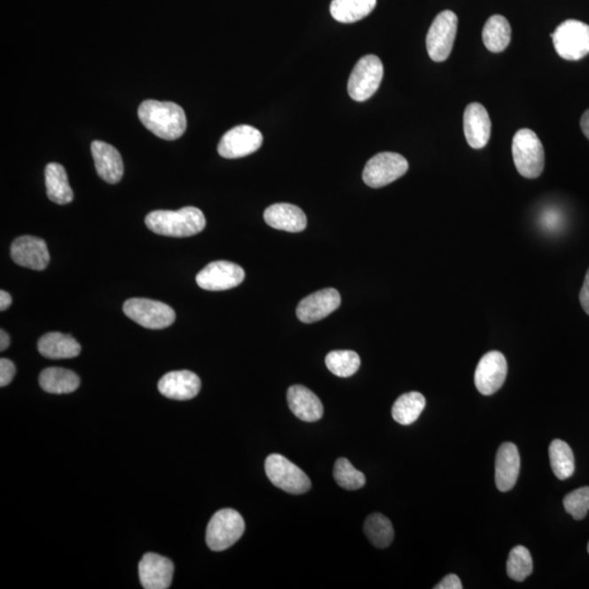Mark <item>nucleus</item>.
Segmentation results:
<instances>
[{"instance_id":"nucleus-26","label":"nucleus","mask_w":589,"mask_h":589,"mask_svg":"<svg viewBox=\"0 0 589 589\" xmlns=\"http://www.w3.org/2000/svg\"><path fill=\"white\" fill-rule=\"evenodd\" d=\"M40 386L47 393L69 394L80 386V378L74 372L63 368H47L40 374Z\"/></svg>"},{"instance_id":"nucleus-36","label":"nucleus","mask_w":589,"mask_h":589,"mask_svg":"<svg viewBox=\"0 0 589 589\" xmlns=\"http://www.w3.org/2000/svg\"><path fill=\"white\" fill-rule=\"evenodd\" d=\"M436 589H462V582H460V579L459 578L458 576H455V574H449V576H446L442 581L438 584V585L435 586Z\"/></svg>"},{"instance_id":"nucleus-41","label":"nucleus","mask_w":589,"mask_h":589,"mask_svg":"<svg viewBox=\"0 0 589 589\" xmlns=\"http://www.w3.org/2000/svg\"><path fill=\"white\" fill-rule=\"evenodd\" d=\"M587 550H588V554H589V544H588V547H587Z\"/></svg>"},{"instance_id":"nucleus-40","label":"nucleus","mask_w":589,"mask_h":589,"mask_svg":"<svg viewBox=\"0 0 589 589\" xmlns=\"http://www.w3.org/2000/svg\"><path fill=\"white\" fill-rule=\"evenodd\" d=\"M9 345H11V337H9L7 332L0 331V350H6Z\"/></svg>"},{"instance_id":"nucleus-17","label":"nucleus","mask_w":589,"mask_h":589,"mask_svg":"<svg viewBox=\"0 0 589 589\" xmlns=\"http://www.w3.org/2000/svg\"><path fill=\"white\" fill-rule=\"evenodd\" d=\"M201 380L188 370L166 373L159 382L161 396L176 401L192 400L200 392Z\"/></svg>"},{"instance_id":"nucleus-4","label":"nucleus","mask_w":589,"mask_h":589,"mask_svg":"<svg viewBox=\"0 0 589 589\" xmlns=\"http://www.w3.org/2000/svg\"><path fill=\"white\" fill-rule=\"evenodd\" d=\"M265 474L275 487L291 495H302L310 491L311 482L306 473L283 455L268 456Z\"/></svg>"},{"instance_id":"nucleus-3","label":"nucleus","mask_w":589,"mask_h":589,"mask_svg":"<svg viewBox=\"0 0 589 589\" xmlns=\"http://www.w3.org/2000/svg\"><path fill=\"white\" fill-rule=\"evenodd\" d=\"M512 154L515 168L522 177H539L545 169V151L538 136L530 130L516 132L512 142Z\"/></svg>"},{"instance_id":"nucleus-33","label":"nucleus","mask_w":589,"mask_h":589,"mask_svg":"<svg viewBox=\"0 0 589 589\" xmlns=\"http://www.w3.org/2000/svg\"><path fill=\"white\" fill-rule=\"evenodd\" d=\"M334 474L336 483L346 491H358L365 484V475L356 469L348 459L336 460Z\"/></svg>"},{"instance_id":"nucleus-19","label":"nucleus","mask_w":589,"mask_h":589,"mask_svg":"<svg viewBox=\"0 0 589 589\" xmlns=\"http://www.w3.org/2000/svg\"><path fill=\"white\" fill-rule=\"evenodd\" d=\"M521 458L519 450L511 442L503 444L496 458V486L501 492L510 491L519 479Z\"/></svg>"},{"instance_id":"nucleus-30","label":"nucleus","mask_w":589,"mask_h":589,"mask_svg":"<svg viewBox=\"0 0 589 589\" xmlns=\"http://www.w3.org/2000/svg\"><path fill=\"white\" fill-rule=\"evenodd\" d=\"M364 530L370 543L380 549L389 547L394 539V529L391 521L388 517L380 514V513H374V514L367 517Z\"/></svg>"},{"instance_id":"nucleus-27","label":"nucleus","mask_w":589,"mask_h":589,"mask_svg":"<svg viewBox=\"0 0 589 589\" xmlns=\"http://www.w3.org/2000/svg\"><path fill=\"white\" fill-rule=\"evenodd\" d=\"M377 0H332L330 12L337 22L354 23L369 16Z\"/></svg>"},{"instance_id":"nucleus-28","label":"nucleus","mask_w":589,"mask_h":589,"mask_svg":"<svg viewBox=\"0 0 589 589\" xmlns=\"http://www.w3.org/2000/svg\"><path fill=\"white\" fill-rule=\"evenodd\" d=\"M426 407V398L420 392H408L397 398L392 407L393 420L403 426H410L420 418Z\"/></svg>"},{"instance_id":"nucleus-23","label":"nucleus","mask_w":589,"mask_h":589,"mask_svg":"<svg viewBox=\"0 0 589 589\" xmlns=\"http://www.w3.org/2000/svg\"><path fill=\"white\" fill-rule=\"evenodd\" d=\"M37 349L45 358L69 359L77 357L81 353V346L73 336L59 332H51L42 336Z\"/></svg>"},{"instance_id":"nucleus-7","label":"nucleus","mask_w":589,"mask_h":589,"mask_svg":"<svg viewBox=\"0 0 589 589\" xmlns=\"http://www.w3.org/2000/svg\"><path fill=\"white\" fill-rule=\"evenodd\" d=\"M123 312L130 319L150 330L166 329L176 319L172 307L146 298L128 299L123 303Z\"/></svg>"},{"instance_id":"nucleus-34","label":"nucleus","mask_w":589,"mask_h":589,"mask_svg":"<svg viewBox=\"0 0 589 589\" xmlns=\"http://www.w3.org/2000/svg\"><path fill=\"white\" fill-rule=\"evenodd\" d=\"M565 511L571 514L574 520L585 519L589 512V487L577 489L563 499Z\"/></svg>"},{"instance_id":"nucleus-29","label":"nucleus","mask_w":589,"mask_h":589,"mask_svg":"<svg viewBox=\"0 0 589 589\" xmlns=\"http://www.w3.org/2000/svg\"><path fill=\"white\" fill-rule=\"evenodd\" d=\"M549 458L555 477L560 481H565L572 476L576 470V459H574L573 451L567 442L559 439L551 442Z\"/></svg>"},{"instance_id":"nucleus-9","label":"nucleus","mask_w":589,"mask_h":589,"mask_svg":"<svg viewBox=\"0 0 589 589\" xmlns=\"http://www.w3.org/2000/svg\"><path fill=\"white\" fill-rule=\"evenodd\" d=\"M407 170L408 161L404 156L393 152H382L365 164L363 179L369 187L382 188L401 178Z\"/></svg>"},{"instance_id":"nucleus-8","label":"nucleus","mask_w":589,"mask_h":589,"mask_svg":"<svg viewBox=\"0 0 589 589\" xmlns=\"http://www.w3.org/2000/svg\"><path fill=\"white\" fill-rule=\"evenodd\" d=\"M555 51L567 60H579L589 54V26L578 20L562 23L551 35Z\"/></svg>"},{"instance_id":"nucleus-5","label":"nucleus","mask_w":589,"mask_h":589,"mask_svg":"<svg viewBox=\"0 0 589 589\" xmlns=\"http://www.w3.org/2000/svg\"><path fill=\"white\" fill-rule=\"evenodd\" d=\"M245 521L239 512L223 509L216 513L207 529V544L213 551L231 548L245 533Z\"/></svg>"},{"instance_id":"nucleus-14","label":"nucleus","mask_w":589,"mask_h":589,"mask_svg":"<svg viewBox=\"0 0 589 589\" xmlns=\"http://www.w3.org/2000/svg\"><path fill=\"white\" fill-rule=\"evenodd\" d=\"M12 258L20 267L43 271L50 263L46 242L39 237L21 236L12 242Z\"/></svg>"},{"instance_id":"nucleus-32","label":"nucleus","mask_w":589,"mask_h":589,"mask_svg":"<svg viewBox=\"0 0 589 589\" xmlns=\"http://www.w3.org/2000/svg\"><path fill=\"white\" fill-rule=\"evenodd\" d=\"M507 572L516 582L525 581L533 573V559L530 550L522 546L513 548L507 559Z\"/></svg>"},{"instance_id":"nucleus-13","label":"nucleus","mask_w":589,"mask_h":589,"mask_svg":"<svg viewBox=\"0 0 589 589\" xmlns=\"http://www.w3.org/2000/svg\"><path fill=\"white\" fill-rule=\"evenodd\" d=\"M507 374V363L500 351H489L478 363L475 372V386L483 396H492L505 383Z\"/></svg>"},{"instance_id":"nucleus-15","label":"nucleus","mask_w":589,"mask_h":589,"mask_svg":"<svg viewBox=\"0 0 589 589\" xmlns=\"http://www.w3.org/2000/svg\"><path fill=\"white\" fill-rule=\"evenodd\" d=\"M341 305V294L334 288H326L309 294L297 307L298 319L303 323H315L325 319Z\"/></svg>"},{"instance_id":"nucleus-1","label":"nucleus","mask_w":589,"mask_h":589,"mask_svg":"<svg viewBox=\"0 0 589 589\" xmlns=\"http://www.w3.org/2000/svg\"><path fill=\"white\" fill-rule=\"evenodd\" d=\"M137 116L146 130L161 139L177 140L187 130L186 114L173 102L147 99L137 109Z\"/></svg>"},{"instance_id":"nucleus-24","label":"nucleus","mask_w":589,"mask_h":589,"mask_svg":"<svg viewBox=\"0 0 589 589\" xmlns=\"http://www.w3.org/2000/svg\"><path fill=\"white\" fill-rule=\"evenodd\" d=\"M45 184L47 197L51 201L64 206L74 200V192L63 165L50 163L46 166Z\"/></svg>"},{"instance_id":"nucleus-38","label":"nucleus","mask_w":589,"mask_h":589,"mask_svg":"<svg viewBox=\"0 0 589 589\" xmlns=\"http://www.w3.org/2000/svg\"><path fill=\"white\" fill-rule=\"evenodd\" d=\"M12 298L11 294L2 291L0 292V310H7L12 306Z\"/></svg>"},{"instance_id":"nucleus-21","label":"nucleus","mask_w":589,"mask_h":589,"mask_svg":"<svg viewBox=\"0 0 589 589\" xmlns=\"http://www.w3.org/2000/svg\"><path fill=\"white\" fill-rule=\"evenodd\" d=\"M264 221L275 230L301 232L307 227V217L301 208L289 203L273 204L264 211Z\"/></svg>"},{"instance_id":"nucleus-20","label":"nucleus","mask_w":589,"mask_h":589,"mask_svg":"<svg viewBox=\"0 0 589 589\" xmlns=\"http://www.w3.org/2000/svg\"><path fill=\"white\" fill-rule=\"evenodd\" d=\"M95 169L108 184L120 183L123 175V163L120 152L103 141H93L91 145Z\"/></svg>"},{"instance_id":"nucleus-6","label":"nucleus","mask_w":589,"mask_h":589,"mask_svg":"<svg viewBox=\"0 0 589 589\" xmlns=\"http://www.w3.org/2000/svg\"><path fill=\"white\" fill-rule=\"evenodd\" d=\"M383 73V64L378 56L362 57L350 74L348 85L349 97L356 102L367 101L378 91Z\"/></svg>"},{"instance_id":"nucleus-31","label":"nucleus","mask_w":589,"mask_h":589,"mask_svg":"<svg viewBox=\"0 0 589 589\" xmlns=\"http://www.w3.org/2000/svg\"><path fill=\"white\" fill-rule=\"evenodd\" d=\"M326 365L337 377L349 378L358 372L360 357L353 350H334L326 355Z\"/></svg>"},{"instance_id":"nucleus-39","label":"nucleus","mask_w":589,"mask_h":589,"mask_svg":"<svg viewBox=\"0 0 589 589\" xmlns=\"http://www.w3.org/2000/svg\"><path fill=\"white\" fill-rule=\"evenodd\" d=\"M581 128L584 136H585L589 140V109H587V111L583 114L581 118Z\"/></svg>"},{"instance_id":"nucleus-35","label":"nucleus","mask_w":589,"mask_h":589,"mask_svg":"<svg viewBox=\"0 0 589 589\" xmlns=\"http://www.w3.org/2000/svg\"><path fill=\"white\" fill-rule=\"evenodd\" d=\"M14 374H16V367L12 360L0 359V387H7L12 381Z\"/></svg>"},{"instance_id":"nucleus-11","label":"nucleus","mask_w":589,"mask_h":589,"mask_svg":"<svg viewBox=\"0 0 589 589\" xmlns=\"http://www.w3.org/2000/svg\"><path fill=\"white\" fill-rule=\"evenodd\" d=\"M245 279V271L230 261H215L198 273L199 287L206 291L221 292L239 287Z\"/></svg>"},{"instance_id":"nucleus-10","label":"nucleus","mask_w":589,"mask_h":589,"mask_svg":"<svg viewBox=\"0 0 589 589\" xmlns=\"http://www.w3.org/2000/svg\"><path fill=\"white\" fill-rule=\"evenodd\" d=\"M459 19L453 12H442L436 17L427 35L426 45L429 57L436 63L449 59L452 53Z\"/></svg>"},{"instance_id":"nucleus-2","label":"nucleus","mask_w":589,"mask_h":589,"mask_svg":"<svg viewBox=\"0 0 589 589\" xmlns=\"http://www.w3.org/2000/svg\"><path fill=\"white\" fill-rule=\"evenodd\" d=\"M145 224L155 234L184 239L201 232L207 220L200 208L185 207L178 211L151 212L145 217Z\"/></svg>"},{"instance_id":"nucleus-22","label":"nucleus","mask_w":589,"mask_h":589,"mask_svg":"<svg viewBox=\"0 0 589 589\" xmlns=\"http://www.w3.org/2000/svg\"><path fill=\"white\" fill-rule=\"evenodd\" d=\"M288 406L302 421L315 422L323 416V405L315 393L303 386H293L287 391Z\"/></svg>"},{"instance_id":"nucleus-18","label":"nucleus","mask_w":589,"mask_h":589,"mask_svg":"<svg viewBox=\"0 0 589 589\" xmlns=\"http://www.w3.org/2000/svg\"><path fill=\"white\" fill-rule=\"evenodd\" d=\"M464 134L473 149H483L491 135V122L487 109L482 104L472 103L465 109Z\"/></svg>"},{"instance_id":"nucleus-16","label":"nucleus","mask_w":589,"mask_h":589,"mask_svg":"<svg viewBox=\"0 0 589 589\" xmlns=\"http://www.w3.org/2000/svg\"><path fill=\"white\" fill-rule=\"evenodd\" d=\"M174 564L156 554H146L139 563V577L145 589H168L172 585Z\"/></svg>"},{"instance_id":"nucleus-25","label":"nucleus","mask_w":589,"mask_h":589,"mask_svg":"<svg viewBox=\"0 0 589 589\" xmlns=\"http://www.w3.org/2000/svg\"><path fill=\"white\" fill-rule=\"evenodd\" d=\"M512 30L509 21L500 14L488 19L483 30L484 46L492 53H501L509 46Z\"/></svg>"},{"instance_id":"nucleus-12","label":"nucleus","mask_w":589,"mask_h":589,"mask_svg":"<svg viewBox=\"0 0 589 589\" xmlns=\"http://www.w3.org/2000/svg\"><path fill=\"white\" fill-rule=\"evenodd\" d=\"M263 136L255 127L240 125L232 128L222 137L218 154L224 159L245 158L255 153L263 145Z\"/></svg>"},{"instance_id":"nucleus-37","label":"nucleus","mask_w":589,"mask_h":589,"mask_svg":"<svg viewBox=\"0 0 589 589\" xmlns=\"http://www.w3.org/2000/svg\"><path fill=\"white\" fill-rule=\"evenodd\" d=\"M579 302H581L584 311L589 316V269L586 273L585 281H584L581 293H579Z\"/></svg>"}]
</instances>
